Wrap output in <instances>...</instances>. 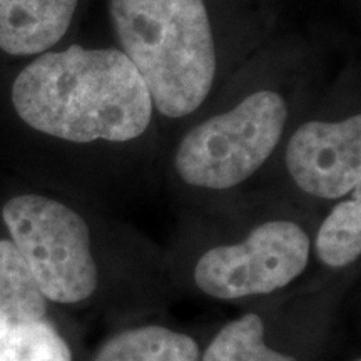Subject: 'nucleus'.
<instances>
[{
  "mask_svg": "<svg viewBox=\"0 0 361 361\" xmlns=\"http://www.w3.org/2000/svg\"><path fill=\"white\" fill-rule=\"evenodd\" d=\"M361 186L351 197L338 202L319 226L316 236L318 258L329 268H345L361 255Z\"/></svg>",
  "mask_w": 361,
  "mask_h": 361,
  "instance_id": "9d476101",
  "label": "nucleus"
},
{
  "mask_svg": "<svg viewBox=\"0 0 361 361\" xmlns=\"http://www.w3.org/2000/svg\"><path fill=\"white\" fill-rule=\"evenodd\" d=\"M284 162L293 183L318 200H341L361 186V116L306 121L290 135Z\"/></svg>",
  "mask_w": 361,
  "mask_h": 361,
  "instance_id": "423d86ee",
  "label": "nucleus"
},
{
  "mask_svg": "<svg viewBox=\"0 0 361 361\" xmlns=\"http://www.w3.org/2000/svg\"><path fill=\"white\" fill-rule=\"evenodd\" d=\"M202 361H296L264 343V323L258 314H245L221 329L207 346Z\"/></svg>",
  "mask_w": 361,
  "mask_h": 361,
  "instance_id": "9b49d317",
  "label": "nucleus"
},
{
  "mask_svg": "<svg viewBox=\"0 0 361 361\" xmlns=\"http://www.w3.org/2000/svg\"><path fill=\"white\" fill-rule=\"evenodd\" d=\"M356 361H360V360H356Z\"/></svg>",
  "mask_w": 361,
  "mask_h": 361,
  "instance_id": "ddd939ff",
  "label": "nucleus"
},
{
  "mask_svg": "<svg viewBox=\"0 0 361 361\" xmlns=\"http://www.w3.org/2000/svg\"><path fill=\"white\" fill-rule=\"evenodd\" d=\"M96 361H200V346L173 329L141 326L112 338Z\"/></svg>",
  "mask_w": 361,
  "mask_h": 361,
  "instance_id": "1a4fd4ad",
  "label": "nucleus"
},
{
  "mask_svg": "<svg viewBox=\"0 0 361 361\" xmlns=\"http://www.w3.org/2000/svg\"><path fill=\"white\" fill-rule=\"evenodd\" d=\"M11 101L27 128L78 146L134 142L156 116L142 78L116 45L39 54L13 79Z\"/></svg>",
  "mask_w": 361,
  "mask_h": 361,
  "instance_id": "f257e3e1",
  "label": "nucleus"
},
{
  "mask_svg": "<svg viewBox=\"0 0 361 361\" xmlns=\"http://www.w3.org/2000/svg\"><path fill=\"white\" fill-rule=\"evenodd\" d=\"M0 218L45 300L78 305L94 295L97 264L78 211L56 197L24 192L4 202Z\"/></svg>",
  "mask_w": 361,
  "mask_h": 361,
  "instance_id": "20e7f679",
  "label": "nucleus"
},
{
  "mask_svg": "<svg viewBox=\"0 0 361 361\" xmlns=\"http://www.w3.org/2000/svg\"><path fill=\"white\" fill-rule=\"evenodd\" d=\"M310 251L311 239L300 224L266 221L245 241L206 251L194 268V283L216 300L269 295L303 273Z\"/></svg>",
  "mask_w": 361,
  "mask_h": 361,
  "instance_id": "39448f33",
  "label": "nucleus"
},
{
  "mask_svg": "<svg viewBox=\"0 0 361 361\" xmlns=\"http://www.w3.org/2000/svg\"><path fill=\"white\" fill-rule=\"evenodd\" d=\"M47 303L13 243L0 238V338L47 316Z\"/></svg>",
  "mask_w": 361,
  "mask_h": 361,
  "instance_id": "6e6552de",
  "label": "nucleus"
},
{
  "mask_svg": "<svg viewBox=\"0 0 361 361\" xmlns=\"http://www.w3.org/2000/svg\"><path fill=\"white\" fill-rule=\"evenodd\" d=\"M79 0H0V51L27 57L51 51L66 37Z\"/></svg>",
  "mask_w": 361,
  "mask_h": 361,
  "instance_id": "0eeeda50",
  "label": "nucleus"
},
{
  "mask_svg": "<svg viewBox=\"0 0 361 361\" xmlns=\"http://www.w3.org/2000/svg\"><path fill=\"white\" fill-rule=\"evenodd\" d=\"M290 116V97L281 89L251 90L229 109L201 121L183 135L174 154L176 173L192 188H236L273 156Z\"/></svg>",
  "mask_w": 361,
  "mask_h": 361,
  "instance_id": "7ed1b4c3",
  "label": "nucleus"
},
{
  "mask_svg": "<svg viewBox=\"0 0 361 361\" xmlns=\"http://www.w3.org/2000/svg\"><path fill=\"white\" fill-rule=\"evenodd\" d=\"M116 47L133 62L156 114L186 119L213 94L219 45L206 0H107Z\"/></svg>",
  "mask_w": 361,
  "mask_h": 361,
  "instance_id": "f03ea898",
  "label": "nucleus"
},
{
  "mask_svg": "<svg viewBox=\"0 0 361 361\" xmlns=\"http://www.w3.org/2000/svg\"><path fill=\"white\" fill-rule=\"evenodd\" d=\"M0 361H72V353L61 333L47 319H39L0 338Z\"/></svg>",
  "mask_w": 361,
  "mask_h": 361,
  "instance_id": "f8f14e48",
  "label": "nucleus"
}]
</instances>
